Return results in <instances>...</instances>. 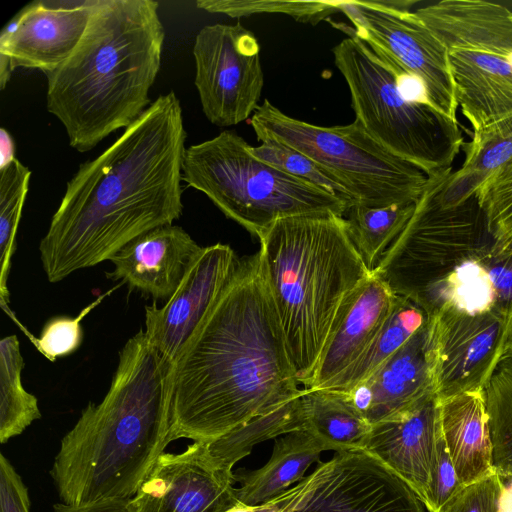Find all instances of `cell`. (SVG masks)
<instances>
[{
	"instance_id": "cell-40",
	"label": "cell",
	"mask_w": 512,
	"mask_h": 512,
	"mask_svg": "<svg viewBox=\"0 0 512 512\" xmlns=\"http://www.w3.org/2000/svg\"><path fill=\"white\" fill-rule=\"evenodd\" d=\"M28 489L10 461L0 454V512H30Z\"/></svg>"
},
{
	"instance_id": "cell-25",
	"label": "cell",
	"mask_w": 512,
	"mask_h": 512,
	"mask_svg": "<svg viewBox=\"0 0 512 512\" xmlns=\"http://www.w3.org/2000/svg\"><path fill=\"white\" fill-rule=\"evenodd\" d=\"M306 430L325 450H363L371 424L346 393L328 389H303Z\"/></svg>"
},
{
	"instance_id": "cell-17",
	"label": "cell",
	"mask_w": 512,
	"mask_h": 512,
	"mask_svg": "<svg viewBox=\"0 0 512 512\" xmlns=\"http://www.w3.org/2000/svg\"><path fill=\"white\" fill-rule=\"evenodd\" d=\"M92 0H35L22 7L2 28L0 55L13 70H55L80 41Z\"/></svg>"
},
{
	"instance_id": "cell-23",
	"label": "cell",
	"mask_w": 512,
	"mask_h": 512,
	"mask_svg": "<svg viewBox=\"0 0 512 512\" xmlns=\"http://www.w3.org/2000/svg\"><path fill=\"white\" fill-rule=\"evenodd\" d=\"M321 442L309 431L299 430L275 440L268 462L261 468L247 471L239 469L234 473L236 498L247 505L268 502L300 482L314 462L319 461Z\"/></svg>"
},
{
	"instance_id": "cell-13",
	"label": "cell",
	"mask_w": 512,
	"mask_h": 512,
	"mask_svg": "<svg viewBox=\"0 0 512 512\" xmlns=\"http://www.w3.org/2000/svg\"><path fill=\"white\" fill-rule=\"evenodd\" d=\"M510 314H467L441 305L427 318V359L438 400L484 390L503 359Z\"/></svg>"
},
{
	"instance_id": "cell-1",
	"label": "cell",
	"mask_w": 512,
	"mask_h": 512,
	"mask_svg": "<svg viewBox=\"0 0 512 512\" xmlns=\"http://www.w3.org/2000/svg\"><path fill=\"white\" fill-rule=\"evenodd\" d=\"M260 251L239 259L170 370L169 441L210 442L302 394Z\"/></svg>"
},
{
	"instance_id": "cell-9",
	"label": "cell",
	"mask_w": 512,
	"mask_h": 512,
	"mask_svg": "<svg viewBox=\"0 0 512 512\" xmlns=\"http://www.w3.org/2000/svg\"><path fill=\"white\" fill-rule=\"evenodd\" d=\"M257 140L283 143L339 178L356 204L383 207L415 203L429 176L377 142L355 119L347 125H314L286 115L265 99L249 120Z\"/></svg>"
},
{
	"instance_id": "cell-11",
	"label": "cell",
	"mask_w": 512,
	"mask_h": 512,
	"mask_svg": "<svg viewBox=\"0 0 512 512\" xmlns=\"http://www.w3.org/2000/svg\"><path fill=\"white\" fill-rule=\"evenodd\" d=\"M415 1H340L353 33L425 86L430 104L457 121L458 103L448 52L411 7Z\"/></svg>"
},
{
	"instance_id": "cell-16",
	"label": "cell",
	"mask_w": 512,
	"mask_h": 512,
	"mask_svg": "<svg viewBox=\"0 0 512 512\" xmlns=\"http://www.w3.org/2000/svg\"><path fill=\"white\" fill-rule=\"evenodd\" d=\"M239 257L227 244L202 247L172 297L145 306L147 339L172 366L182 347L234 273Z\"/></svg>"
},
{
	"instance_id": "cell-35",
	"label": "cell",
	"mask_w": 512,
	"mask_h": 512,
	"mask_svg": "<svg viewBox=\"0 0 512 512\" xmlns=\"http://www.w3.org/2000/svg\"><path fill=\"white\" fill-rule=\"evenodd\" d=\"M494 244L512 250V160L476 192Z\"/></svg>"
},
{
	"instance_id": "cell-28",
	"label": "cell",
	"mask_w": 512,
	"mask_h": 512,
	"mask_svg": "<svg viewBox=\"0 0 512 512\" xmlns=\"http://www.w3.org/2000/svg\"><path fill=\"white\" fill-rule=\"evenodd\" d=\"M415 205L416 202L383 207L353 204L344 213L350 237L371 273L407 225Z\"/></svg>"
},
{
	"instance_id": "cell-36",
	"label": "cell",
	"mask_w": 512,
	"mask_h": 512,
	"mask_svg": "<svg viewBox=\"0 0 512 512\" xmlns=\"http://www.w3.org/2000/svg\"><path fill=\"white\" fill-rule=\"evenodd\" d=\"M110 293L111 290L98 297L75 317L56 316L49 319L43 326L40 336L33 338L36 348L51 361L74 353L83 340L81 321Z\"/></svg>"
},
{
	"instance_id": "cell-41",
	"label": "cell",
	"mask_w": 512,
	"mask_h": 512,
	"mask_svg": "<svg viewBox=\"0 0 512 512\" xmlns=\"http://www.w3.org/2000/svg\"><path fill=\"white\" fill-rule=\"evenodd\" d=\"M53 512H132L130 499H107L86 505H53Z\"/></svg>"
},
{
	"instance_id": "cell-18",
	"label": "cell",
	"mask_w": 512,
	"mask_h": 512,
	"mask_svg": "<svg viewBox=\"0 0 512 512\" xmlns=\"http://www.w3.org/2000/svg\"><path fill=\"white\" fill-rule=\"evenodd\" d=\"M200 246L181 226L149 230L122 247L109 261V279L119 280L155 302H167L177 290Z\"/></svg>"
},
{
	"instance_id": "cell-24",
	"label": "cell",
	"mask_w": 512,
	"mask_h": 512,
	"mask_svg": "<svg viewBox=\"0 0 512 512\" xmlns=\"http://www.w3.org/2000/svg\"><path fill=\"white\" fill-rule=\"evenodd\" d=\"M464 149L461 168L450 173L441 189L440 200L444 206L465 201L512 160V116L473 132Z\"/></svg>"
},
{
	"instance_id": "cell-43",
	"label": "cell",
	"mask_w": 512,
	"mask_h": 512,
	"mask_svg": "<svg viewBox=\"0 0 512 512\" xmlns=\"http://www.w3.org/2000/svg\"><path fill=\"white\" fill-rule=\"evenodd\" d=\"M16 157V146L10 132L0 128V169L12 163Z\"/></svg>"
},
{
	"instance_id": "cell-37",
	"label": "cell",
	"mask_w": 512,
	"mask_h": 512,
	"mask_svg": "<svg viewBox=\"0 0 512 512\" xmlns=\"http://www.w3.org/2000/svg\"><path fill=\"white\" fill-rule=\"evenodd\" d=\"M505 491V480L494 470L464 485L439 512H506Z\"/></svg>"
},
{
	"instance_id": "cell-26",
	"label": "cell",
	"mask_w": 512,
	"mask_h": 512,
	"mask_svg": "<svg viewBox=\"0 0 512 512\" xmlns=\"http://www.w3.org/2000/svg\"><path fill=\"white\" fill-rule=\"evenodd\" d=\"M302 395L276 409L259 415L228 433L204 442L211 460L220 468L232 470L234 464L251 453L259 443L294 431L306 430Z\"/></svg>"
},
{
	"instance_id": "cell-20",
	"label": "cell",
	"mask_w": 512,
	"mask_h": 512,
	"mask_svg": "<svg viewBox=\"0 0 512 512\" xmlns=\"http://www.w3.org/2000/svg\"><path fill=\"white\" fill-rule=\"evenodd\" d=\"M346 394L371 425L436 397L427 359V322L365 382Z\"/></svg>"
},
{
	"instance_id": "cell-10",
	"label": "cell",
	"mask_w": 512,
	"mask_h": 512,
	"mask_svg": "<svg viewBox=\"0 0 512 512\" xmlns=\"http://www.w3.org/2000/svg\"><path fill=\"white\" fill-rule=\"evenodd\" d=\"M451 167L429 176L407 225L372 272L393 293L421 307L430 290L493 241L477 193L444 206L441 189Z\"/></svg>"
},
{
	"instance_id": "cell-33",
	"label": "cell",
	"mask_w": 512,
	"mask_h": 512,
	"mask_svg": "<svg viewBox=\"0 0 512 512\" xmlns=\"http://www.w3.org/2000/svg\"><path fill=\"white\" fill-rule=\"evenodd\" d=\"M261 143L250 147L251 154L257 159L340 198L349 207L356 204L346 185L308 156L277 141Z\"/></svg>"
},
{
	"instance_id": "cell-27",
	"label": "cell",
	"mask_w": 512,
	"mask_h": 512,
	"mask_svg": "<svg viewBox=\"0 0 512 512\" xmlns=\"http://www.w3.org/2000/svg\"><path fill=\"white\" fill-rule=\"evenodd\" d=\"M426 322L427 315L418 305L397 296L391 314L365 352L327 389L341 393L352 391L365 382Z\"/></svg>"
},
{
	"instance_id": "cell-32",
	"label": "cell",
	"mask_w": 512,
	"mask_h": 512,
	"mask_svg": "<svg viewBox=\"0 0 512 512\" xmlns=\"http://www.w3.org/2000/svg\"><path fill=\"white\" fill-rule=\"evenodd\" d=\"M495 470L512 484V358H503L485 389Z\"/></svg>"
},
{
	"instance_id": "cell-21",
	"label": "cell",
	"mask_w": 512,
	"mask_h": 512,
	"mask_svg": "<svg viewBox=\"0 0 512 512\" xmlns=\"http://www.w3.org/2000/svg\"><path fill=\"white\" fill-rule=\"evenodd\" d=\"M440 432L438 400L371 426L363 450L406 482L424 503Z\"/></svg>"
},
{
	"instance_id": "cell-7",
	"label": "cell",
	"mask_w": 512,
	"mask_h": 512,
	"mask_svg": "<svg viewBox=\"0 0 512 512\" xmlns=\"http://www.w3.org/2000/svg\"><path fill=\"white\" fill-rule=\"evenodd\" d=\"M250 147L230 130L190 145L183 155L182 181L257 238L281 218L318 212L343 216L349 208L340 198L257 159Z\"/></svg>"
},
{
	"instance_id": "cell-3",
	"label": "cell",
	"mask_w": 512,
	"mask_h": 512,
	"mask_svg": "<svg viewBox=\"0 0 512 512\" xmlns=\"http://www.w3.org/2000/svg\"><path fill=\"white\" fill-rule=\"evenodd\" d=\"M170 370L143 329L126 341L104 398L61 440L49 473L62 503L136 494L170 443Z\"/></svg>"
},
{
	"instance_id": "cell-44",
	"label": "cell",
	"mask_w": 512,
	"mask_h": 512,
	"mask_svg": "<svg viewBox=\"0 0 512 512\" xmlns=\"http://www.w3.org/2000/svg\"><path fill=\"white\" fill-rule=\"evenodd\" d=\"M14 70L8 58L0 55V89L4 90Z\"/></svg>"
},
{
	"instance_id": "cell-6",
	"label": "cell",
	"mask_w": 512,
	"mask_h": 512,
	"mask_svg": "<svg viewBox=\"0 0 512 512\" xmlns=\"http://www.w3.org/2000/svg\"><path fill=\"white\" fill-rule=\"evenodd\" d=\"M332 53L351 96L356 120L380 144L428 176L451 167L463 145L458 121L430 104L413 102L399 89L397 65L377 55L350 26Z\"/></svg>"
},
{
	"instance_id": "cell-38",
	"label": "cell",
	"mask_w": 512,
	"mask_h": 512,
	"mask_svg": "<svg viewBox=\"0 0 512 512\" xmlns=\"http://www.w3.org/2000/svg\"><path fill=\"white\" fill-rule=\"evenodd\" d=\"M463 486L447 451L440 429L430 471L429 486L424 501L428 512H439L444 504Z\"/></svg>"
},
{
	"instance_id": "cell-42",
	"label": "cell",
	"mask_w": 512,
	"mask_h": 512,
	"mask_svg": "<svg viewBox=\"0 0 512 512\" xmlns=\"http://www.w3.org/2000/svg\"><path fill=\"white\" fill-rule=\"evenodd\" d=\"M301 488V481L278 497L258 505L237 502L226 512H282L296 497Z\"/></svg>"
},
{
	"instance_id": "cell-15",
	"label": "cell",
	"mask_w": 512,
	"mask_h": 512,
	"mask_svg": "<svg viewBox=\"0 0 512 512\" xmlns=\"http://www.w3.org/2000/svg\"><path fill=\"white\" fill-rule=\"evenodd\" d=\"M232 470L211 460L204 442L163 452L130 499L132 512H226L238 500Z\"/></svg>"
},
{
	"instance_id": "cell-39",
	"label": "cell",
	"mask_w": 512,
	"mask_h": 512,
	"mask_svg": "<svg viewBox=\"0 0 512 512\" xmlns=\"http://www.w3.org/2000/svg\"><path fill=\"white\" fill-rule=\"evenodd\" d=\"M487 268L496 291V306L512 311V250H503L494 240L477 257Z\"/></svg>"
},
{
	"instance_id": "cell-5",
	"label": "cell",
	"mask_w": 512,
	"mask_h": 512,
	"mask_svg": "<svg viewBox=\"0 0 512 512\" xmlns=\"http://www.w3.org/2000/svg\"><path fill=\"white\" fill-rule=\"evenodd\" d=\"M265 279L303 388L345 299L372 273L342 215L281 218L258 237Z\"/></svg>"
},
{
	"instance_id": "cell-8",
	"label": "cell",
	"mask_w": 512,
	"mask_h": 512,
	"mask_svg": "<svg viewBox=\"0 0 512 512\" xmlns=\"http://www.w3.org/2000/svg\"><path fill=\"white\" fill-rule=\"evenodd\" d=\"M414 12L447 49L456 100L473 131L511 117L512 11L443 0Z\"/></svg>"
},
{
	"instance_id": "cell-45",
	"label": "cell",
	"mask_w": 512,
	"mask_h": 512,
	"mask_svg": "<svg viewBox=\"0 0 512 512\" xmlns=\"http://www.w3.org/2000/svg\"><path fill=\"white\" fill-rule=\"evenodd\" d=\"M503 358H512V311L510 314V322L508 328V336L505 344V352Z\"/></svg>"
},
{
	"instance_id": "cell-29",
	"label": "cell",
	"mask_w": 512,
	"mask_h": 512,
	"mask_svg": "<svg viewBox=\"0 0 512 512\" xmlns=\"http://www.w3.org/2000/svg\"><path fill=\"white\" fill-rule=\"evenodd\" d=\"M24 359L17 335L0 340V442H8L20 435L35 420L41 411L35 395L29 393L22 383Z\"/></svg>"
},
{
	"instance_id": "cell-22",
	"label": "cell",
	"mask_w": 512,
	"mask_h": 512,
	"mask_svg": "<svg viewBox=\"0 0 512 512\" xmlns=\"http://www.w3.org/2000/svg\"><path fill=\"white\" fill-rule=\"evenodd\" d=\"M438 412L441 434L461 483L466 485L492 473L493 443L485 391L438 400Z\"/></svg>"
},
{
	"instance_id": "cell-34",
	"label": "cell",
	"mask_w": 512,
	"mask_h": 512,
	"mask_svg": "<svg viewBox=\"0 0 512 512\" xmlns=\"http://www.w3.org/2000/svg\"><path fill=\"white\" fill-rule=\"evenodd\" d=\"M196 6L206 12L221 13L232 18L283 13L313 25L340 11V1L198 0Z\"/></svg>"
},
{
	"instance_id": "cell-14",
	"label": "cell",
	"mask_w": 512,
	"mask_h": 512,
	"mask_svg": "<svg viewBox=\"0 0 512 512\" xmlns=\"http://www.w3.org/2000/svg\"><path fill=\"white\" fill-rule=\"evenodd\" d=\"M399 476L364 450L336 452L301 480L282 512H426Z\"/></svg>"
},
{
	"instance_id": "cell-30",
	"label": "cell",
	"mask_w": 512,
	"mask_h": 512,
	"mask_svg": "<svg viewBox=\"0 0 512 512\" xmlns=\"http://www.w3.org/2000/svg\"><path fill=\"white\" fill-rule=\"evenodd\" d=\"M496 302V291L490 274L485 265L474 257L460 263L436 284L420 308L427 318L443 304L463 313L479 314L493 309Z\"/></svg>"
},
{
	"instance_id": "cell-2",
	"label": "cell",
	"mask_w": 512,
	"mask_h": 512,
	"mask_svg": "<svg viewBox=\"0 0 512 512\" xmlns=\"http://www.w3.org/2000/svg\"><path fill=\"white\" fill-rule=\"evenodd\" d=\"M186 137L181 103L170 91L80 164L39 243L49 282L109 260L139 235L180 218Z\"/></svg>"
},
{
	"instance_id": "cell-4",
	"label": "cell",
	"mask_w": 512,
	"mask_h": 512,
	"mask_svg": "<svg viewBox=\"0 0 512 512\" xmlns=\"http://www.w3.org/2000/svg\"><path fill=\"white\" fill-rule=\"evenodd\" d=\"M165 29L155 0H92L86 29L47 79L46 107L80 153L126 129L150 106Z\"/></svg>"
},
{
	"instance_id": "cell-12",
	"label": "cell",
	"mask_w": 512,
	"mask_h": 512,
	"mask_svg": "<svg viewBox=\"0 0 512 512\" xmlns=\"http://www.w3.org/2000/svg\"><path fill=\"white\" fill-rule=\"evenodd\" d=\"M195 80L205 117L219 127L254 114L264 86L260 45L240 23L203 26L193 44Z\"/></svg>"
},
{
	"instance_id": "cell-31",
	"label": "cell",
	"mask_w": 512,
	"mask_h": 512,
	"mask_svg": "<svg viewBox=\"0 0 512 512\" xmlns=\"http://www.w3.org/2000/svg\"><path fill=\"white\" fill-rule=\"evenodd\" d=\"M31 170L15 159L0 169V292L8 304L7 280L16 251V235L31 179Z\"/></svg>"
},
{
	"instance_id": "cell-19",
	"label": "cell",
	"mask_w": 512,
	"mask_h": 512,
	"mask_svg": "<svg viewBox=\"0 0 512 512\" xmlns=\"http://www.w3.org/2000/svg\"><path fill=\"white\" fill-rule=\"evenodd\" d=\"M397 295L375 274L343 302L314 374L303 389H327L365 352L391 314Z\"/></svg>"
}]
</instances>
